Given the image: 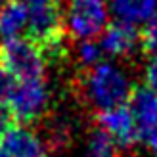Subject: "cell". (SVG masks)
Instances as JSON below:
<instances>
[{"label": "cell", "instance_id": "cell-13", "mask_svg": "<svg viewBox=\"0 0 157 157\" xmlns=\"http://www.w3.org/2000/svg\"><path fill=\"white\" fill-rule=\"evenodd\" d=\"M142 48L146 52H150L151 56L157 54V12L151 15L146 29L142 31Z\"/></svg>", "mask_w": 157, "mask_h": 157}, {"label": "cell", "instance_id": "cell-7", "mask_svg": "<svg viewBox=\"0 0 157 157\" xmlns=\"http://www.w3.org/2000/svg\"><path fill=\"white\" fill-rule=\"evenodd\" d=\"M138 46H142V33L132 23L113 21L101 33L100 48L111 58H127Z\"/></svg>", "mask_w": 157, "mask_h": 157}, {"label": "cell", "instance_id": "cell-17", "mask_svg": "<svg viewBox=\"0 0 157 157\" xmlns=\"http://www.w3.org/2000/svg\"><path fill=\"white\" fill-rule=\"evenodd\" d=\"M27 6H40V4H59V0H25Z\"/></svg>", "mask_w": 157, "mask_h": 157}, {"label": "cell", "instance_id": "cell-9", "mask_svg": "<svg viewBox=\"0 0 157 157\" xmlns=\"http://www.w3.org/2000/svg\"><path fill=\"white\" fill-rule=\"evenodd\" d=\"M8 157H46V146L33 130L15 127L0 140Z\"/></svg>", "mask_w": 157, "mask_h": 157}, {"label": "cell", "instance_id": "cell-20", "mask_svg": "<svg viewBox=\"0 0 157 157\" xmlns=\"http://www.w3.org/2000/svg\"><path fill=\"white\" fill-rule=\"evenodd\" d=\"M0 2H2V0H0Z\"/></svg>", "mask_w": 157, "mask_h": 157}, {"label": "cell", "instance_id": "cell-4", "mask_svg": "<svg viewBox=\"0 0 157 157\" xmlns=\"http://www.w3.org/2000/svg\"><path fill=\"white\" fill-rule=\"evenodd\" d=\"M8 105H10L17 123H36L48 107V88H46L44 78L21 82L15 81V88L8 100Z\"/></svg>", "mask_w": 157, "mask_h": 157}, {"label": "cell", "instance_id": "cell-14", "mask_svg": "<svg viewBox=\"0 0 157 157\" xmlns=\"http://www.w3.org/2000/svg\"><path fill=\"white\" fill-rule=\"evenodd\" d=\"M13 88H15V78L0 65V104H6L10 100Z\"/></svg>", "mask_w": 157, "mask_h": 157}, {"label": "cell", "instance_id": "cell-3", "mask_svg": "<svg viewBox=\"0 0 157 157\" xmlns=\"http://www.w3.org/2000/svg\"><path fill=\"white\" fill-rule=\"evenodd\" d=\"M65 33L81 40H94L109 25L105 0H67L63 13Z\"/></svg>", "mask_w": 157, "mask_h": 157}, {"label": "cell", "instance_id": "cell-8", "mask_svg": "<svg viewBox=\"0 0 157 157\" xmlns=\"http://www.w3.org/2000/svg\"><path fill=\"white\" fill-rule=\"evenodd\" d=\"M29 25V6L25 0H6L0 4V38L2 42L21 38Z\"/></svg>", "mask_w": 157, "mask_h": 157}, {"label": "cell", "instance_id": "cell-1", "mask_svg": "<svg viewBox=\"0 0 157 157\" xmlns=\"http://www.w3.org/2000/svg\"><path fill=\"white\" fill-rule=\"evenodd\" d=\"M81 88L84 100L98 113L128 105L132 92H134L128 75L121 67L109 63V61H101V63L82 71Z\"/></svg>", "mask_w": 157, "mask_h": 157}, {"label": "cell", "instance_id": "cell-6", "mask_svg": "<svg viewBox=\"0 0 157 157\" xmlns=\"http://www.w3.org/2000/svg\"><path fill=\"white\" fill-rule=\"evenodd\" d=\"M128 107L134 113L140 138L150 146L157 140V94L147 86H134Z\"/></svg>", "mask_w": 157, "mask_h": 157}, {"label": "cell", "instance_id": "cell-15", "mask_svg": "<svg viewBox=\"0 0 157 157\" xmlns=\"http://www.w3.org/2000/svg\"><path fill=\"white\" fill-rule=\"evenodd\" d=\"M15 117L8 104H0V138H4L12 128H15Z\"/></svg>", "mask_w": 157, "mask_h": 157}, {"label": "cell", "instance_id": "cell-5", "mask_svg": "<svg viewBox=\"0 0 157 157\" xmlns=\"http://www.w3.org/2000/svg\"><path fill=\"white\" fill-rule=\"evenodd\" d=\"M96 123H98L100 130L105 132L115 146L130 147L140 140L134 113H132V109L128 105H121V107L98 113Z\"/></svg>", "mask_w": 157, "mask_h": 157}, {"label": "cell", "instance_id": "cell-18", "mask_svg": "<svg viewBox=\"0 0 157 157\" xmlns=\"http://www.w3.org/2000/svg\"><path fill=\"white\" fill-rule=\"evenodd\" d=\"M0 157H8V153H6V150H4L2 142H0Z\"/></svg>", "mask_w": 157, "mask_h": 157}, {"label": "cell", "instance_id": "cell-16", "mask_svg": "<svg viewBox=\"0 0 157 157\" xmlns=\"http://www.w3.org/2000/svg\"><path fill=\"white\" fill-rule=\"evenodd\" d=\"M144 78H146L147 88L157 94V54H153L150 58V61H147L146 71H144Z\"/></svg>", "mask_w": 157, "mask_h": 157}, {"label": "cell", "instance_id": "cell-10", "mask_svg": "<svg viewBox=\"0 0 157 157\" xmlns=\"http://www.w3.org/2000/svg\"><path fill=\"white\" fill-rule=\"evenodd\" d=\"M111 10L124 23H146L157 12V0H111Z\"/></svg>", "mask_w": 157, "mask_h": 157}, {"label": "cell", "instance_id": "cell-12", "mask_svg": "<svg viewBox=\"0 0 157 157\" xmlns=\"http://www.w3.org/2000/svg\"><path fill=\"white\" fill-rule=\"evenodd\" d=\"M75 56H77V63L86 71V69L101 63V56H104V52H101L98 42H94V40H81L77 44V48H75Z\"/></svg>", "mask_w": 157, "mask_h": 157}, {"label": "cell", "instance_id": "cell-11", "mask_svg": "<svg viewBox=\"0 0 157 157\" xmlns=\"http://www.w3.org/2000/svg\"><path fill=\"white\" fill-rule=\"evenodd\" d=\"M86 157H121V155L117 151V146L111 142V138L98 128L88 138Z\"/></svg>", "mask_w": 157, "mask_h": 157}, {"label": "cell", "instance_id": "cell-19", "mask_svg": "<svg viewBox=\"0 0 157 157\" xmlns=\"http://www.w3.org/2000/svg\"><path fill=\"white\" fill-rule=\"evenodd\" d=\"M150 147H151V150H153V153L157 155V140H155V142H153V144H150Z\"/></svg>", "mask_w": 157, "mask_h": 157}, {"label": "cell", "instance_id": "cell-2", "mask_svg": "<svg viewBox=\"0 0 157 157\" xmlns=\"http://www.w3.org/2000/svg\"><path fill=\"white\" fill-rule=\"evenodd\" d=\"M46 61L44 52L27 38L0 42V65L17 82L44 78Z\"/></svg>", "mask_w": 157, "mask_h": 157}]
</instances>
